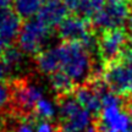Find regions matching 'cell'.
I'll return each mask as SVG.
<instances>
[{
    "instance_id": "6da1fadb",
    "label": "cell",
    "mask_w": 132,
    "mask_h": 132,
    "mask_svg": "<svg viewBox=\"0 0 132 132\" xmlns=\"http://www.w3.org/2000/svg\"><path fill=\"white\" fill-rule=\"evenodd\" d=\"M92 64L90 50L77 42H62L44 49L36 56V65L42 73L50 76L61 72L77 87L89 82Z\"/></svg>"
},
{
    "instance_id": "7a4b0ae2",
    "label": "cell",
    "mask_w": 132,
    "mask_h": 132,
    "mask_svg": "<svg viewBox=\"0 0 132 132\" xmlns=\"http://www.w3.org/2000/svg\"><path fill=\"white\" fill-rule=\"evenodd\" d=\"M103 108L98 114V132H132V111L128 97H122L109 88L102 94Z\"/></svg>"
},
{
    "instance_id": "3957f363",
    "label": "cell",
    "mask_w": 132,
    "mask_h": 132,
    "mask_svg": "<svg viewBox=\"0 0 132 132\" xmlns=\"http://www.w3.org/2000/svg\"><path fill=\"white\" fill-rule=\"evenodd\" d=\"M131 15V6L127 1H105L93 16L90 17V24L102 32L121 28L127 22Z\"/></svg>"
},
{
    "instance_id": "277c9868",
    "label": "cell",
    "mask_w": 132,
    "mask_h": 132,
    "mask_svg": "<svg viewBox=\"0 0 132 132\" xmlns=\"http://www.w3.org/2000/svg\"><path fill=\"white\" fill-rule=\"evenodd\" d=\"M50 36H52V28L34 16L32 19L27 20L21 27L20 34L17 37L19 48L24 54L38 55L43 50Z\"/></svg>"
},
{
    "instance_id": "5b68a950",
    "label": "cell",
    "mask_w": 132,
    "mask_h": 132,
    "mask_svg": "<svg viewBox=\"0 0 132 132\" xmlns=\"http://www.w3.org/2000/svg\"><path fill=\"white\" fill-rule=\"evenodd\" d=\"M59 116L61 119L60 126L72 132H86L90 126L92 114L83 108L73 94L59 97Z\"/></svg>"
},
{
    "instance_id": "8992f818",
    "label": "cell",
    "mask_w": 132,
    "mask_h": 132,
    "mask_svg": "<svg viewBox=\"0 0 132 132\" xmlns=\"http://www.w3.org/2000/svg\"><path fill=\"white\" fill-rule=\"evenodd\" d=\"M102 80L110 90L122 97L132 93V61L120 57L104 65Z\"/></svg>"
},
{
    "instance_id": "52a82bcc",
    "label": "cell",
    "mask_w": 132,
    "mask_h": 132,
    "mask_svg": "<svg viewBox=\"0 0 132 132\" xmlns=\"http://www.w3.org/2000/svg\"><path fill=\"white\" fill-rule=\"evenodd\" d=\"M11 90V102L14 103L15 109L20 116H32L37 103L45 97L42 87L29 80L15 81Z\"/></svg>"
},
{
    "instance_id": "ba28073f",
    "label": "cell",
    "mask_w": 132,
    "mask_h": 132,
    "mask_svg": "<svg viewBox=\"0 0 132 132\" xmlns=\"http://www.w3.org/2000/svg\"><path fill=\"white\" fill-rule=\"evenodd\" d=\"M130 36L122 28L102 32V36L97 40V49L104 65L119 60L126 50Z\"/></svg>"
},
{
    "instance_id": "9c48e42d",
    "label": "cell",
    "mask_w": 132,
    "mask_h": 132,
    "mask_svg": "<svg viewBox=\"0 0 132 132\" xmlns=\"http://www.w3.org/2000/svg\"><path fill=\"white\" fill-rule=\"evenodd\" d=\"M59 36L62 42H77L92 49L97 47V39L92 32V24L89 20L80 16H70L57 27Z\"/></svg>"
},
{
    "instance_id": "30bf717a",
    "label": "cell",
    "mask_w": 132,
    "mask_h": 132,
    "mask_svg": "<svg viewBox=\"0 0 132 132\" xmlns=\"http://www.w3.org/2000/svg\"><path fill=\"white\" fill-rule=\"evenodd\" d=\"M21 27V19L15 10L9 7L0 9V59L5 49L19 37Z\"/></svg>"
},
{
    "instance_id": "8fae6325",
    "label": "cell",
    "mask_w": 132,
    "mask_h": 132,
    "mask_svg": "<svg viewBox=\"0 0 132 132\" xmlns=\"http://www.w3.org/2000/svg\"><path fill=\"white\" fill-rule=\"evenodd\" d=\"M69 9L64 0H44L36 17L43 21L50 28L59 27L67 19Z\"/></svg>"
},
{
    "instance_id": "7c38bea8",
    "label": "cell",
    "mask_w": 132,
    "mask_h": 132,
    "mask_svg": "<svg viewBox=\"0 0 132 132\" xmlns=\"http://www.w3.org/2000/svg\"><path fill=\"white\" fill-rule=\"evenodd\" d=\"M23 54L24 53L21 52L20 48L9 47L5 49L4 54L1 56V61L5 65L9 75L11 72L21 70V67L23 65Z\"/></svg>"
},
{
    "instance_id": "4fadbf2b",
    "label": "cell",
    "mask_w": 132,
    "mask_h": 132,
    "mask_svg": "<svg viewBox=\"0 0 132 132\" xmlns=\"http://www.w3.org/2000/svg\"><path fill=\"white\" fill-rule=\"evenodd\" d=\"M44 0H14L15 12L20 19H32L40 10Z\"/></svg>"
},
{
    "instance_id": "5bb4252c",
    "label": "cell",
    "mask_w": 132,
    "mask_h": 132,
    "mask_svg": "<svg viewBox=\"0 0 132 132\" xmlns=\"http://www.w3.org/2000/svg\"><path fill=\"white\" fill-rule=\"evenodd\" d=\"M48 77H49V82H50L52 88L59 94V97L71 94V92H73L75 88L77 87L67 76L61 73V72H55Z\"/></svg>"
},
{
    "instance_id": "9a60e30c",
    "label": "cell",
    "mask_w": 132,
    "mask_h": 132,
    "mask_svg": "<svg viewBox=\"0 0 132 132\" xmlns=\"http://www.w3.org/2000/svg\"><path fill=\"white\" fill-rule=\"evenodd\" d=\"M66 7L75 16L90 20L94 14L93 0H64Z\"/></svg>"
},
{
    "instance_id": "2e32d148",
    "label": "cell",
    "mask_w": 132,
    "mask_h": 132,
    "mask_svg": "<svg viewBox=\"0 0 132 132\" xmlns=\"http://www.w3.org/2000/svg\"><path fill=\"white\" fill-rule=\"evenodd\" d=\"M57 113H59V108H57L56 104L53 100L48 99L47 97H44L37 103L34 111H33V116L38 118L39 120L50 121L53 118L56 116Z\"/></svg>"
},
{
    "instance_id": "e0dca14e",
    "label": "cell",
    "mask_w": 132,
    "mask_h": 132,
    "mask_svg": "<svg viewBox=\"0 0 132 132\" xmlns=\"http://www.w3.org/2000/svg\"><path fill=\"white\" fill-rule=\"evenodd\" d=\"M36 125L37 122L32 116H20L15 122L12 132H36Z\"/></svg>"
},
{
    "instance_id": "ac0fdd59",
    "label": "cell",
    "mask_w": 132,
    "mask_h": 132,
    "mask_svg": "<svg viewBox=\"0 0 132 132\" xmlns=\"http://www.w3.org/2000/svg\"><path fill=\"white\" fill-rule=\"evenodd\" d=\"M12 98V90L11 87L0 81V111H3L5 108H7L9 103Z\"/></svg>"
},
{
    "instance_id": "d6986e66",
    "label": "cell",
    "mask_w": 132,
    "mask_h": 132,
    "mask_svg": "<svg viewBox=\"0 0 132 132\" xmlns=\"http://www.w3.org/2000/svg\"><path fill=\"white\" fill-rule=\"evenodd\" d=\"M57 127H55L50 121L39 120L36 125V132H56Z\"/></svg>"
},
{
    "instance_id": "ffe728a7",
    "label": "cell",
    "mask_w": 132,
    "mask_h": 132,
    "mask_svg": "<svg viewBox=\"0 0 132 132\" xmlns=\"http://www.w3.org/2000/svg\"><path fill=\"white\" fill-rule=\"evenodd\" d=\"M7 75H9V72H7V70H6L5 65L3 64L1 59H0V81H4L5 77H6Z\"/></svg>"
},
{
    "instance_id": "44dd1931",
    "label": "cell",
    "mask_w": 132,
    "mask_h": 132,
    "mask_svg": "<svg viewBox=\"0 0 132 132\" xmlns=\"http://www.w3.org/2000/svg\"><path fill=\"white\" fill-rule=\"evenodd\" d=\"M127 31H128V36L131 37L132 39V11H131V15H130V17L127 20Z\"/></svg>"
},
{
    "instance_id": "7402d4cb",
    "label": "cell",
    "mask_w": 132,
    "mask_h": 132,
    "mask_svg": "<svg viewBox=\"0 0 132 132\" xmlns=\"http://www.w3.org/2000/svg\"><path fill=\"white\" fill-rule=\"evenodd\" d=\"M11 3H14V0H0V9L4 7H9V5Z\"/></svg>"
},
{
    "instance_id": "603a6c76",
    "label": "cell",
    "mask_w": 132,
    "mask_h": 132,
    "mask_svg": "<svg viewBox=\"0 0 132 132\" xmlns=\"http://www.w3.org/2000/svg\"><path fill=\"white\" fill-rule=\"evenodd\" d=\"M86 132H98V130H97V127L93 125V126H89V127L87 128V130H86Z\"/></svg>"
},
{
    "instance_id": "cb8c5ba5",
    "label": "cell",
    "mask_w": 132,
    "mask_h": 132,
    "mask_svg": "<svg viewBox=\"0 0 132 132\" xmlns=\"http://www.w3.org/2000/svg\"><path fill=\"white\" fill-rule=\"evenodd\" d=\"M56 132H72V131H70V130H66V128L61 127V126L59 125V126H57V130H56Z\"/></svg>"
},
{
    "instance_id": "d4e9b609",
    "label": "cell",
    "mask_w": 132,
    "mask_h": 132,
    "mask_svg": "<svg viewBox=\"0 0 132 132\" xmlns=\"http://www.w3.org/2000/svg\"><path fill=\"white\" fill-rule=\"evenodd\" d=\"M128 102H130V108H131V111H132V95L131 98H128Z\"/></svg>"
},
{
    "instance_id": "484cf974",
    "label": "cell",
    "mask_w": 132,
    "mask_h": 132,
    "mask_svg": "<svg viewBox=\"0 0 132 132\" xmlns=\"http://www.w3.org/2000/svg\"><path fill=\"white\" fill-rule=\"evenodd\" d=\"M105 1H125V0H105Z\"/></svg>"
}]
</instances>
